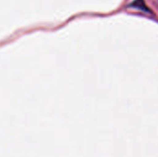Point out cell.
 <instances>
[{
  "mask_svg": "<svg viewBox=\"0 0 158 157\" xmlns=\"http://www.w3.org/2000/svg\"><path fill=\"white\" fill-rule=\"evenodd\" d=\"M131 6L140 8V9L144 10V11H150L149 8L146 6V5H145V3H144L143 0H136L135 2H133V3L131 4Z\"/></svg>",
  "mask_w": 158,
  "mask_h": 157,
  "instance_id": "obj_1",
  "label": "cell"
}]
</instances>
